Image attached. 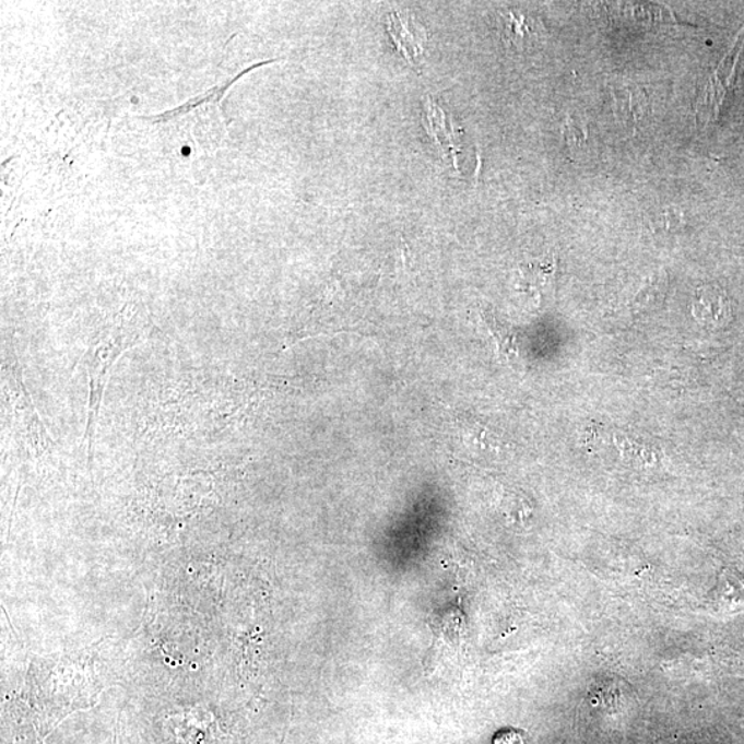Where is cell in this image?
I'll return each mask as SVG.
<instances>
[{"mask_svg": "<svg viewBox=\"0 0 744 744\" xmlns=\"http://www.w3.org/2000/svg\"><path fill=\"white\" fill-rule=\"evenodd\" d=\"M684 224V216L680 210L669 208L663 210L661 214L657 215V225L662 231L673 232L681 228Z\"/></svg>", "mask_w": 744, "mask_h": 744, "instance_id": "11", "label": "cell"}, {"mask_svg": "<svg viewBox=\"0 0 744 744\" xmlns=\"http://www.w3.org/2000/svg\"><path fill=\"white\" fill-rule=\"evenodd\" d=\"M10 390L14 398V415L19 416L20 435L25 451L49 453L52 451V441L36 413L29 394L26 393L23 381L14 378V381L10 382Z\"/></svg>", "mask_w": 744, "mask_h": 744, "instance_id": "3", "label": "cell"}, {"mask_svg": "<svg viewBox=\"0 0 744 744\" xmlns=\"http://www.w3.org/2000/svg\"><path fill=\"white\" fill-rule=\"evenodd\" d=\"M615 110L617 118L626 125H638L648 115V102L640 87L624 84L615 90Z\"/></svg>", "mask_w": 744, "mask_h": 744, "instance_id": "8", "label": "cell"}, {"mask_svg": "<svg viewBox=\"0 0 744 744\" xmlns=\"http://www.w3.org/2000/svg\"><path fill=\"white\" fill-rule=\"evenodd\" d=\"M498 26L505 44L519 50L540 44L546 34L536 15L520 9L500 10Z\"/></svg>", "mask_w": 744, "mask_h": 744, "instance_id": "5", "label": "cell"}, {"mask_svg": "<svg viewBox=\"0 0 744 744\" xmlns=\"http://www.w3.org/2000/svg\"><path fill=\"white\" fill-rule=\"evenodd\" d=\"M603 9L612 23L630 29L675 23L672 10L659 3L609 2Z\"/></svg>", "mask_w": 744, "mask_h": 744, "instance_id": "4", "label": "cell"}, {"mask_svg": "<svg viewBox=\"0 0 744 744\" xmlns=\"http://www.w3.org/2000/svg\"><path fill=\"white\" fill-rule=\"evenodd\" d=\"M693 314L700 324L719 329L728 324L731 319V300L720 287H700L695 294Z\"/></svg>", "mask_w": 744, "mask_h": 744, "instance_id": "6", "label": "cell"}, {"mask_svg": "<svg viewBox=\"0 0 744 744\" xmlns=\"http://www.w3.org/2000/svg\"><path fill=\"white\" fill-rule=\"evenodd\" d=\"M141 338L139 327L120 323L105 332L103 336H97L82 356V364L88 378L87 426L84 430V441L87 442L90 458L93 456L97 418L110 368L126 351L139 344Z\"/></svg>", "mask_w": 744, "mask_h": 744, "instance_id": "1", "label": "cell"}, {"mask_svg": "<svg viewBox=\"0 0 744 744\" xmlns=\"http://www.w3.org/2000/svg\"><path fill=\"white\" fill-rule=\"evenodd\" d=\"M615 446L627 458L629 457L631 461L651 463L653 461V453L648 450V447L640 445V442L631 440L629 436L622 435V433H616L614 437Z\"/></svg>", "mask_w": 744, "mask_h": 744, "instance_id": "10", "label": "cell"}, {"mask_svg": "<svg viewBox=\"0 0 744 744\" xmlns=\"http://www.w3.org/2000/svg\"><path fill=\"white\" fill-rule=\"evenodd\" d=\"M485 319H487L488 329L491 334L494 335L500 353H504V356L509 358V361H513V358L517 357V353H519L516 345V338L510 334L509 330L505 329V326L498 323L494 316L487 315L485 316Z\"/></svg>", "mask_w": 744, "mask_h": 744, "instance_id": "9", "label": "cell"}, {"mask_svg": "<svg viewBox=\"0 0 744 744\" xmlns=\"http://www.w3.org/2000/svg\"><path fill=\"white\" fill-rule=\"evenodd\" d=\"M493 744H529L525 733L515 728H505L495 733Z\"/></svg>", "mask_w": 744, "mask_h": 744, "instance_id": "12", "label": "cell"}, {"mask_svg": "<svg viewBox=\"0 0 744 744\" xmlns=\"http://www.w3.org/2000/svg\"><path fill=\"white\" fill-rule=\"evenodd\" d=\"M744 46V25L741 34L736 36L735 44L720 61L719 67L707 79L704 92H701L696 114L704 123L715 120L724 105L728 93H730L736 78L739 58H741Z\"/></svg>", "mask_w": 744, "mask_h": 744, "instance_id": "2", "label": "cell"}, {"mask_svg": "<svg viewBox=\"0 0 744 744\" xmlns=\"http://www.w3.org/2000/svg\"><path fill=\"white\" fill-rule=\"evenodd\" d=\"M389 34L398 50L409 61H413L425 50L426 31L424 26L403 14L394 13L388 19Z\"/></svg>", "mask_w": 744, "mask_h": 744, "instance_id": "7", "label": "cell"}, {"mask_svg": "<svg viewBox=\"0 0 744 744\" xmlns=\"http://www.w3.org/2000/svg\"><path fill=\"white\" fill-rule=\"evenodd\" d=\"M564 137L571 146L580 145L584 141L583 131L579 129L578 125L567 123L566 129H564Z\"/></svg>", "mask_w": 744, "mask_h": 744, "instance_id": "13", "label": "cell"}]
</instances>
